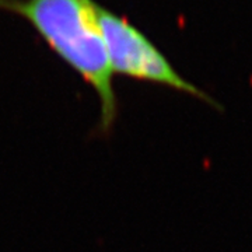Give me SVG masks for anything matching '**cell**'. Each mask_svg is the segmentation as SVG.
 Instances as JSON below:
<instances>
[{
	"label": "cell",
	"instance_id": "6da1fadb",
	"mask_svg": "<svg viewBox=\"0 0 252 252\" xmlns=\"http://www.w3.org/2000/svg\"><path fill=\"white\" fill-rule=\"evenodd\" d=\"M93 0H9L3 7L27 20L56 55L94 89L99 130L109 132L118 115L114 70Z\"/></svg>",
	"mask_w": 252,
	"mask_h": 252
},
{
	"label": "cell",
	"instance_id": "7a4b0ae2",
	"mask_svg": "<svg viewBox=\"0 0 252 252\" xmlns=\"http://www.w3.org/2000/svg\"><path fill=\"white\" fill-rule=\"evenodd\" d=\"M94 6L114 74L161 84L217 105L209 94L187 80L139 28L97 3Z\"/></svg>",
	"mask_w": 252,
	"mask_h": 252
}]
</instances>
